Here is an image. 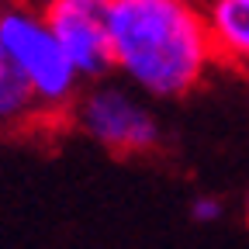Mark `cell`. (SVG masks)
<instances>
[{
	"label": "cell",
	"mask_w": 249,
	"mask_h": 249,
	"mask_svg": "<svg viewBox=\"0 0 249 249\" xmlns=\"http://www.w3.org/2000/svg\"><path fill=\"white\" fill-rule=\"evenodd\" d=\"M66 124L111 156H145L163 142V124L152 101L114 73L83 83Z\"/></svg>",
	"instance_id": "cell-3"
},
{
	"label": "cell",
	"mask_w": 249,
	"mask_h": 249,
	"mask_svg": "<svg viewBox=\"0 0 249 249\" xmlns=\"http://www.w3.org/2000/svg\"><path fill=\"white\" fill-rule=\"evenodd\" d=\"M111 4L114 0H38V7L70 52L83 80L111 76Z\"/></svg>",
	"instance_id": "cell-4"
},
{
	"label": "cell",
	"mask_w": 249,
	"mask_h": 249,
	"mask_svg": "<svg viewBox=\"0 0 249 249\" xmlns=\"http://www.w3.org/2000/svg\"><path fill=\"white\" fill-rule=\"evenodd\" d=\"M0 52L28 83L49 128L66 124L87 80L49 28L38 4L31 0L0 4Z\"/></svg>",
	"instance_id": "cell-2"
},
{
	"label": "cell",
	"mask_w": 249,
	"mask_h": 249,
	"mask_svg": "<svg viewBox=\"0 0 249 249\" xmlns=\"http://www.w3.org/2000/svg\"><path fill=\"white\" fill-rule=\"evenodd\" d=\"M21 132H49V124L21 73L0 52V135H21Z\"/></svg>",
	"instance_id": "cell-6"
},
{
	"label": "cell",
	"mask_w": 249,
	"mask_h": 249,
	"mask_svg": "<svg viewBox=\"0 0 249 249\" xmlns=\"http://www.w3.org/2000/svg\"><path fill=\"white\" fill-rule=\"evenodd\" d=\"M246 222H249V201H246Z\"/></svg>",
	"instance_id": "cell-9"
},
{
	"label": "cell",
	"mask_w": 249,
	"mask_h": 249,
	"mask_svg": "<svg viewBox=\"0 0 249 249\" xmlns=\"http://www.w3.org/2000/svg\"><path fill=\"white\" fill-rule=\"evenodd\" d=\"M111 66L149 101L191 97L218 66L204 7L197 0H114Z\"/></svg>",
	"instance_id": "cell-1"
},
{
	"label": "cell",
	"mask_w": 249,
	"mask_h": 249,
	"mask_svg": "<svg viewBox=\"0 0 249 249\" xmlns=\"http://www.w3.org/2000/svg\"><path fill=\"white\" fill-rule=\"evenodd\" d=\"M218 62L249 70V0H201Z\"/></svg>",
	"instance_id": "cell-5"
},
{
	"label": "cell",
	"mask_w": 249,
	"mask_h": 249,
	"mask_svg": "<svg viewBox=\"0 0 249 249\" xmlns=\"http://www.w3.org/2000/svg\"><path fill=\"white\" fill-rule=\"evenodd\" d=\"M0 4H14V0H0ZM31 4H38V0H31Z\"/></svg>",
	"instance_id": "cell-8"
},
{
	"label": "cell",
	"mask_w": 249,
	"mask_h": 249,
	"mask_svg": "<svg viewBox=\"0 0 249 249\" xmlns=\"http://www.w3.org/2000/svg\"><path fill=\"white\" fill-rule=\"evenodd\" d=\"M222 214H225V201L214 197V194H197L191 201V222L194 225H214V222H222Z\"/></svg>",
	"instance_id": "cell-7"
},
{
	"label": "cell",
	"mask_w": 249,
	"mask_h": 249,
	"mask_svg": "<svg viewBox=\"0 0 249 249\" xmlns=\"http://www.w3.org/2000/svg\"><path fill=\"white\" fill-rule=\"evenodd\" d=\"M197 4H201V0H197Z\"/></svg>",
	"instance_id": "cell-10"
}]
</instances>
